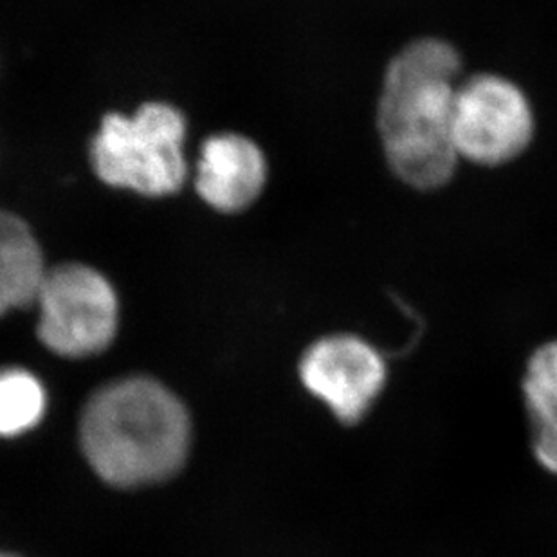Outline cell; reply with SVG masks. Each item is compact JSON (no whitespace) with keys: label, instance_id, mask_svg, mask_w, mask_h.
<instances>
[{"label":"cell","instance_id":"7","mask_svg":"<svg viewBox=\"0 0 557 557\" xmlns=\"http://www.w3.org/2000/svg\"><path fill=\"white\" fill-rule=\"evenodd\" d=\"M268 183V161L257 143L240 134L206 139L195 170L200 199L222 213L246 210Z\"/></svg>","mask_w":557,"mask_h":557},{"label":"cell","instance_id":"5","mask_svg":"<svg viewBox=\"0 0 557 557\" xmlns=\"http://www.w3.org/2000/svg\"><path fill=\"white\" fill-rule=\"evenodd\" d=\"M40 342L63 358H87L116 336L120 304L111 282L85 263L48 268L38 289Z\"/></svg>","mask_w":557,"mask_h":557},{"label":"cell","instance_id":"2","mask_svg":"<svg viewBox=\"0 0 557 557\" xmlns=\"http://www.w3.org/2000/svg\"><path fill=\"white\" fill-rule=\"evenodd\" d=\"M85 457L98 476L136 487L169 479L185 462V406L152 379H123L89 400L79 426Z\"/></svg>","mask_w":557,"mask_h":557},{"label":"cell","instance_id":"10","mask_svg":"<svg viewBox=\"0 0 557 557\" xmlns=\"http://www.w3.org/2000/svg\"><path fill=\"white\" fill-rule=\"evenodd\" d=\"M46 389L26 370H0V436L29 432L42 421Z\"/></svg>","mask_w":557,"mask_h":557},{"label":"cell","instance_id":"6","mask_svg":"<svg viewBox=\"0 0 557 557\" xmlns=\"http://www.w3.org/2000/svg\"><path fill=\"white\" fill-rule=\"evenodd\" d=\"M300 377L310 394L345 422L361 421L386 383V363L377 348L354 334H332L304 354Z\"/></svg>","mask_w":557,"mask_h":557},{"label":"cell","instance_id":"11","mask_svg":"<svg viewBox=\"0 0 557 557\" xmlns=\"http://www.w3.org/2000/svg\"><path fill=\"white\" fill-rule=\"evenodd\" d=\"M0 557H18V556H11V554H2Z\"/></svg>","mask_w":557,"mask_h":557},{"label":"cell","instance_id":"1","mask_svg":"<svg viewBox=\"0 0 557 557\" xmlns=\"http://www.w3.org/2000/svg\"><path fill=\"white\" fill-rule=\"evenodd\" d=\"M460 74L458 49L436 37L406 44L384 69L375 125L388 169L403 185L435 191L457 172L453 106Z\"/></svg>","mask_w":557,"mask_h":557},{"label":"cell","instance_id":"3","mask_svg":"<svg viewBox=\"0 0 557 557\" xmlns=\"http://www.w3.org/2000/svg\"><path fill=\"white\" fill-rule=\"evenodd\" d=\"M186 120L175 107L150 101L134 114L103 117L90 143V164L106 185L145 197L180 191L188 175Z\"/></svg>","mask_w":557,"mask_h":557},{"label":"cell","instance_id":"4","mask_svg":"<svg viewBox=\"0 0 557 557\" xmlns=\"http://www.w3.org/2000/svg\"><path fill=\"white\" fill-rule=\"evenodd\" d=\"M536 112L525 90L504 74L460 79L453 106V143L460 161L496 169L529 150Z\"/></svg>","mask_w":557,"mask_h":557},{"label":"cell","instance_id":"9","mask_svg":"<svg viewBox=\"0 0 557 557\" xmlns=\"http://www.w3.org/2000/svg\"><path fill=\"white\" fill-rule=\"evenodd\" d=\"M534 432V453L543 468L557 473V342L532 354L523 381Z\"/></svg>","mask_w":557,"mask_h":557},{"label":"cell","instance_id":"8","mask_svg":"<svg viewBox=\"0 0 557 557\" xmlns=\"http://www.w3.org/2000/svg\"><path fill=\"white\" fill-rule=\"evenodd\" d=\"M48 268L26 221L0 208V315L33 306Z\"/></svg>","mask_w":557,"mask_h":557}]
</instances>
